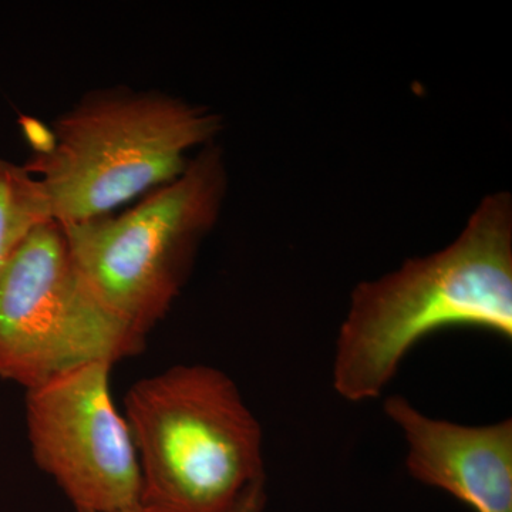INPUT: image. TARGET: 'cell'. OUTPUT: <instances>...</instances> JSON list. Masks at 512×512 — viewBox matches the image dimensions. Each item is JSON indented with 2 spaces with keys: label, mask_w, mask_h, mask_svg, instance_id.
<instances>
[{
  "label": "cell",
  "mask_w": 512,
  "mask_h": 512,
  "mask_svg": "<svg viewBox=\"0 0 512 512\" xmlns=\"http://www.w3.org/2000/svg\"><path fill=\"white\" fill-rule=\"evenodd\" d=\"M448 328L512 339V200L488 195L456 241L360 282L336 336L332 386L350 403L380 397L421 339Z\"/></svg>",
  "instance_id": "cell-1"
},
{
  "label": "cell",
  "mask_w": 512,
  "mask_h": 512,
  "mask_svg": "<svg viewBox=\"0 0 512 512\" xmlns=\"http://www.w3.org/2000/svg\"><path fill=\"white\" fill-rule=\"evenodd\" d=\"M144 512H264L262 427L237 383L208 365H177L124 397Z\"/></svg>",
  "instance_id": "cell-2"
},
{
  "label": "cell",
  "mask_w": 512,
  "mask_h": 512,
  "mask_svg": "<svg viewBox=\"0 0 512 512\" xmlns=\"http://www.w3.org/2000/svg\"><path fill=\"white\" fill-rule=\"evenodd\" d=\"M221 128L217 113L171 94L96 90L55 121L25 168L42 184L52 221L67 227L171 183Z\"/></svg>",
  "instance_id": "cell-3"
},
{
  "label": "cell",
  "mask_w": 512,
  "mask_h": 512,
  "mask_svg": "<svg viewBox=\"0 0 512 512\" xmlns=\"http://www.w3.org/2000/svg\"><path fill=\"white\" fill-rule=\"evenodd\" d=\"M227 185L224 153L211 143L131 210L62 227L90 291L141 338L173 308Z\"/></svg>",
  "instance_id": "cell-4"
},
{
  "label": "cell",
  "mask_w": 512,
  "mask_h": 512,
  "mask_svg": "<svg viewBox=\"0 0 512 512\" xmlns=\"http://www.w3.org/2000/svg\"><path fill=\"white\" fill-rule=\"evenodd\" d=\"M144 346L90 291L62 227L50 220L33 229L0 275V379L26 390L86 363L114 365Z\"/></svg>",
  "instance_id": "cell-5"
},
{
  "label": "cell",
  "mask_w": 512,
  "mask_h": 512,
  "mask_svg": "<svg viewBox=\"0 0 512 512\" xmlns=\"http://www.w3.org/2000/svg\"><path fill=\"white\" fill-rule=\"evenodd\" d=\"M111 367L86 363L26 389L33 460L77 512L140 507L136 447L111 396Z\"/></svg>",
  "instance_id": "cell-6"
},
{
  "label": "cell",
  "mask_w": 512,
  "mask_h": 512,
  "mask_svg": "<svg viewBox=\"0 0 512 512\" xmlns=\"http://www.w3.org/2000/svg\"><path fill=\"white\" fill-rule=\"evenodd\" d=\"M384 413L406 441V470L476 512H512V419L466 426L421 413L394 394Z\"/></svg>",
  "instance_id": "cell-7"
},
{
  "label": "cell",
  "mask_w": 512,
  "mask_h": 512,
  "mask_svg": "<svg viewBox=\"0 0 512 512\" xmlns=\"http://www.w3.org/2000/svg\"><path fill=\"white\" fill-rule=\"evenodd\" d=\"M52 220L42 184L25 165L0 158V275L36 227Z\"/></svg>",
  "instance_id": "cell-8"
},
{
  "label": "cell",
  "mask_w": 512,
  "mask_h": 512,
  "mask_svg": "<svg viewBox=\"0 0 512 512\" xmlns=\"http://www.w3.org/2000/svg\"><path fill=\"white\" fill-rule=\"evenodd\" d=\"M110 512H144L140 507L124 508V510L110 511Z\"/></svg>",
  "instance_id": "cell-9"
}]
</instances>
